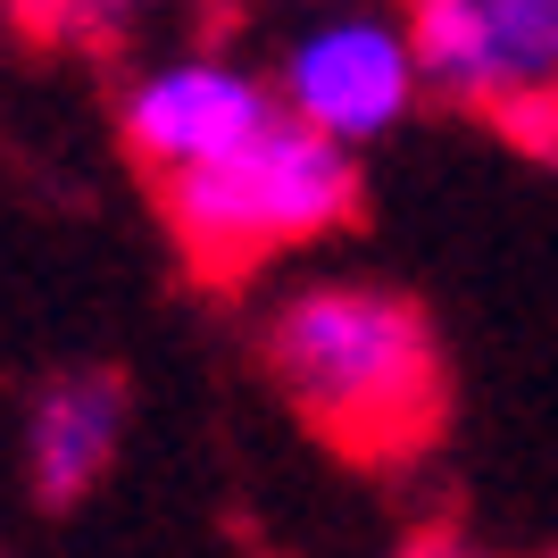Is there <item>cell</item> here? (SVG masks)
I'll return each mask as SVG.
<instances>
[{
	"mask_svg": "<svg viewBox=\"0 0 558 558\" xmlns=\"http://www.w3.org/2000/svg\"><path fill=\"white\" fill-rule=\"evenodd\" d=\"M425 93L475 117H509L558 93V0H417L409 9Z\"/></svg>",
	"mask_w": 558,
	"mask_h": 558,
	"instance_id": "cell-5",
	"label": "cell"
},
{
	"mask_svg": "<svg viewBox=\"0 0 558 558\" xmlns=\"http://www.w3.org/2000/svg\"><path fill=\"white\" fill-rule=\"evenodd\" d=\"M150 192H159V226L175 233L192 276L242 283L258 267H276V258L317 251L342 226H359L367 167L283 117L251 150H233L201 175H175V184H150Z\"/></svg>",
	"mask_w": 558,
	"mask_h": 558,
	"instance_id": "cell-2",
	"label": "cell"
},
{
	"mask_svg": "<svg viewBox=\"0 0 558 558\" xmlns=\"http://www.w3.org/2000/svg\"><path fill=\"white\" fill-rule=\"evenodd\" d=\"M258 367L342 459H409L442 425V326L384 276H292L258 308Z\"/></svg>",
	"mask_w": 558,
	"mask_h": 558,
	"instance_id": "cell-1",
	"label": "cell"
},
{
	"mask_svg": "<svg viewBox=\"0 0 558 558\" xmlns=\"http://www.w3.org/2000/svg\"><path fill=\"white\" fill-rule=\"evenodd\" d=\"M267 84L283 117L308 125L317 142L367 159L425 109V68L409 43V9H308L276 25Z\"/></svg>",
	"mask_w": 558,
	"mask_h": 558,
	"instance_id": "cell-3",
	"label": "cell"
},
{
	"mask_svg": "<svg viewBox=\"0 0 558 558\" xmlns=\"http://www.w3.org/2000/svg\"><path fill=\"white\" fill-rule=\"evenodd\" d=\"M492 125H500L517 150H534L542 167H558V93L550 100H525V109H509V117H492Z\"/></svg>",
	"mask_w": 558,
	"mask_h": 558,
	"instance_id": "cell-7",
	"label": "cell"
},
{
	"mask_svg": "<svg viewBox=\"0 0 558 558\" xmlns=\"http://www.w3.org/2000/svg\"><path fill=\"white\" fill-rule=\"evenodd\" d=\"M117 142L150 184L201 175V167L251 150L267 125H283V100L267 84L258 59H242L233 43H175L125 68L117 84Z\"/></svg>",
	"mask_w": 558,
	"mask_h": 558,
	"instance_id": "cell-4",
	"label": "cell"
},
{
	"mask_svg": "<svg viewBox=\"0 0 558 558\" xmlns=\"http://www.w3.org/2000/svg\"><path fill=\"white\" fill-rule=\"evenodd\" d=\"M134 434V392L117 367H50L34 392H25V417H17V475H25V500L43 517H68L84 509L100 484L117 475V450Z\"/></svg>",
	"mask_w": 558,
	"mask_h": 558,
	"instance_id": "cell-6",
	"label": "cell"
},
{
	"mask_svg": "<svg viewBox=\"0 0 558 558\" xmlns=\"http://www.w3.org/2000/svg\"><path fill=\"white\" fill-rule=\"evenodd\" d=\"M550 558H558V550H550Z\"/></svg>",
	"mask_w": 558,
	"mask_h": 558,
	"instance_id": "cell-9",
	"label": "cell"
},
{
	"mask_svg": "<svg viewBox=\"0 0 558 558\" xmlns=\"http://www.w3.org/2000/svg\"><path fill=\"white\" fill-rule=\"evenodd\" d=\"M392 558H484V550H475L466 534H442V525H434V534H409Z\"/></svg>",
	"mask_w": 558,
	"mask_h": 558,
	"instance_id": "cell-8",
	"label": "cell"
}]
</instances>
